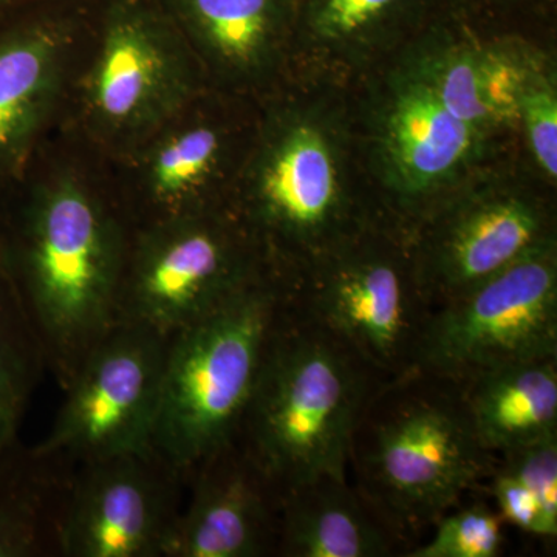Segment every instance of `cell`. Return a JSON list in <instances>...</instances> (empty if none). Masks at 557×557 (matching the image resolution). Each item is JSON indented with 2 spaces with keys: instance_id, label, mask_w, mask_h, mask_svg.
I'll list each match as a JSON object with an SVG mask.
<instances>
[{
  "instance_id": "6da1fadb",
  "label": "cell",
  "mask_w": 557,
  "mask_h": 557,
  "mask_svg": "<svg viewBox=\"0 0 557 557\" xmlns=\"http://www.w3.org/2000/svg\"><path fill=\"white\" fill-rule=\"evenodd\" d=\"M131 234L108 163L62 131L0 199V267L62 392L116 324Z\"/></svg>"
},
{
  "instance_id": "7a4b0ae2",
  "label": "cell",
  "mask_w": 557,
  "mask_h": 557,
  "mask_svg": "<svg viewBox=\"0 0 557 557\" xmlns=\"http://www.w3.org/2000/svg\"><path fill=\"white\" fill-rule=\"evenodd\" d=\"M497 460L480 445L460 384L413 370L373 388L348 468L359 496L403 545L490 480Z\"/></svg>"
},
{
  "instance_id": "3957f363",
  "label": "cell",
  "mask_w": 557,
  "mask_h": 557,
  "mask_svg": "<svg viewBox=\"0 0 557 557\" xmlns=\"http://www.w3.org/2000/svg\"><path fill=\"white\" fill-rule=\"evenodd\" d=\"M380 381L292 295L236 440L281 496L327 475L347 479L351 437Z\"/></svg>"
},
{
  "instance_id": "277c9868",
  "label": "cell",
  "mask_w": 557,
  "mask_h": 557,
  "mask_svg": "<svg viewBox=\"0 0 557 557\" xmlns=\"http://www.w3.org/2000/svg\"><path fill=\"white\" fill-rule=\"evenodd\" d=\"M159 0H91L90 33L61 129L119 159L208 89Z\"/></svg>"
},
{
  "instance_id": "5b68a950",
  "label": "cell",
  "mask_w": 557,
  "mask_h": 557,
  "mask_svg": "<svg viewBox=\"0 0 557 557\" xmlns=\"http://www.w3.org/2000/svg\"><path fill=\"white\" fill-rule=\"evenodd\" d=\"M327 126L281 94L263 102L231 211L274 271L295 282L368 226L351 212Z\"/></svg>"
},
{
  "instance_id": "8992f818",
  "label": "cell",
  "mask_w": 557,
  "mask_h": 557,
  "mask_svg": "<svg viewBox=\"0 0 557 557\" xmlns=\"http://www.w3.org/2000/svg\"><path fill=\"white\" fill-rule=\"evenodd\" d=\"M292 296L277 273L171 336L152 442L185 475L234 442L267 347Z\"/></svg>"
},
{
  "instance_id": "52a82bcc",
  "label": "cell",
  "mask_w": 557,
  "mask_h": 557,
  "mask_svg": "<svg viewBox=\"0 0 557 557\" xmlns=\"http://www.w3.org/2000/svg\"><path fill=\"white\" fill-rule=\"evenodd\" d=\"M262 106L208 87L129 152L106 160L131 228L231 209Z\"/></svg>"
},
{
  "instance_id": "ba28073f",
  "label": "cell",
  "mask_w": 557,
  "mask_h": 557,
  "mask_svg": "<svg viewBox=\"0 0 557 557\" xmlns=\"http://www.w3.org/2000/svg\"><path fill=\"white\" fill-rule=\"evenodd\" d=\"M271 273L277 271L231 209L132 230L116 324L171 338Z\"/></svg>"
},
{
  "instance_id": "9c48e42d",
  "label": "cell",
  "mask_w": 557,
  "mask_h": 557,
  "mask_svg": "<svg viewBox=\"0 0 557 557\" xmlns=\"http://www.w3.org/2000/svg\"><path fill=\"white\" fill-rule=\"evenodd\" d=\"M304 313L332 333L381 381L413 372L431 306L410 245L369 228L341 244L292 285Z\"/></svg>"
},
{
  "instance_id": "30bf717a",
  "label": "cell",
  "mask_w": 557,
  "mask_h": 557,
  "mask_svg": "<svg viewBox=\"0 0 557 557\" xmlns=\"http://www.w3.org/2000/svg\"><path fill=\"white\" fill-rule=\"evenodd\" d=\"M557 357V242L434 307L413 370L465 383L480 373Z\"/></svg>"
},
{
  "instance_id": "8fae6325",
  "label": "cell",
  "mask_w": 557,
  "mask_h": 557,
  "mask_svg": "<svg viewBox=\"0 0 557 557\" xmlns=\"http://www.w3.org/2000/svg\"><path fill=\"white\" fill-rule=\"evenodd\" d=\"M91 0H42L0 22V199L61 129Z\"/></svg>"
},
{
  "instance_id": "7c38bea8",
  "label": "cell",
  "mask_w": 557,
  "mask_h": 557,
  "mask_svg": "<svg viewBox=\"0 0 557 557\" xmlns=\"http://www.w3.org/2000/svg\"><path fill=\"white\" fill-rule=\"evenodd\" d=\"M170 336L115 324L64 391L42 448L76 463L152 442Z\"/></svg>"
},
{
  "instance_id": "4fadbf2b",
  "label": "cell",
  "mask_w": 557,
  "mask_h": 557,
  "mask_svg": "<svg viewBox=\"0 0 557 557\" xmlns=\"http://www.w3.org/2000/svg\"><path fill=\"white\" fill-rule=\"evenodd\" d=\"M186 480L152 445L78 463L62 557H163Z\"/></svg>"
},
{
  "instance_id": "5bb4252c",
  "label": "cell",
  "mask_w": 557,
  "mask_h": 557,
  "mask_svg": "<svg viewBox=\"0 0 557 557\" xmlns=\"http://www.w3.org/2000/svg\"><path fill=\"white\" fill-rule=\"evenodd\" d=\"M552 237V214L536 196L487 186L442 205L409 245L418 284L434 309Z\"/></svg>"
},
{
  "instance_id": "9a60e30c",
  "label": "cell",
  "mask_w": 557,
  "mask_h": 557,
  "mask_svg": "<svg viewBox=\"0 0 557 557\" xmlns=\"http://www.w3.org/2000/svg\"><path fill=\"white\" fill-rule=\"evenodd\" d=\"M208 86L258 101L281 94L299 0H159Z\"/></svg>"
},
{
  "instance_id": "2e32d148",
  "label": "cell",
  "mask_w": 557,
  "mask_h": 557,
  "mask_svg": "<svg viewBox=\"0 0 557 557\" xmlns=\"http://www.w3.org/2000/svg\"><path fill=\"white\" fill-rule=\"evenodd\" d=\"M163 557L277 556L281 494L237 440L186 474Z\"/></svg>"
},
{
  "instance_id": "e0dca14e",
  "label": "cell",
  "mask_w": 557,
  "mask_h": 557,
  "mask_svg": "<svg viewBox=\"0 0 557 557\" xmlns=\"http://www.w3.org/2000/svg\"><path fill=\"white\" fill-rule=\"evenodd\" d=\"M483 137L408 70L392 79L376 124L381 170L388 188L413 209L457 182L478 157Z\"/></svg>"
},
{
  "instance_id": "ac0fdd59",
  "label": "cell",
  "mask_w": 557,
  "mask_h": 557,
  "mask_svg": "<svg viewBox=\"0 0 557 557\" xmlns=\"http://www.w3.org/2000/svg\"><path fill=\"white\" fill-rule=\"evenodd\" d=\"M527 44L431 40L406 70L458 120L487 134L518 127V91Z\"/></svg>"
},
{
  "instance_id": "d6986e66",
  "label": "cell",
  "mask_w": 557,
  "mask_h": 557,
  "mask_svg": "<svg viewBox=\"0 0 557 557\" xmlns=\"http://www.w3.org/2000/svg\"><path fill=\"white\" fill-rule=\"evenodd\" d=\"M76 467L21 438L0 453V557H62Z\"/></svg>"
},
{
  "instance_id": "ffe728a7",
  "label": "cell",
  "mask_w": 557,
  "mask_h": 557,
  "mask_svg": "<svg viewBox=\"0 0 557 557\" xmlns=\"http://www.w3.org/2000/svg\"><path fill=\"white\" fill-rule=\"evenodd\" d=\"M399 547L347 479L327 475L281 496L277 556L386 557Z\"/></svg>"
},
{
  "instance_id": "44dd1931",
  "label": "cell",
  "mask_w": 557,
  "mask_h": 557,
  "mask_svg": "<svg viewBox=\"0 0 557 557\" xmlns=\"http://www.w3.org/2000/svg\"><path fill=\"white\" fill-rule=\"evenodd\" d=\"M460 387L480 445L493 456L557 437V357L490 370Z\"/></svg>"
},
{
  "instance_id": "7402d4cb",
  "label": "cell",
  "mask_w": 557,
  "mask_h": 557,
  "mask_svg": "<svg viewBox=\"0 0 557 557\" xmlns=\"http://www.w3.org/2000/svg\"><path fill=\"white\" fill-rule=\"evenodd\" d=\"M46 373V351L0 267V453L21 438L22 421Z\"/></svg>"
},
{
  "instance_id": "603a6c76",
  "label": "cell",
  "mask_w": 557,
  "mask_h": 557,
  "mask_svg": "<svg viewBox=\"0 0 557 557\" xmlns=\"http://www.w3.org/2000/svg\"><path fill=\"white\" fill-rule=\"evenodd\" d=\"M418 0H299L296 44L357 54L375 47L416 9Z\"/></svg>"
},
{
  "instance_id": "cb8c5ba5",
  "label": "cell",
  "mask_w": 557,
  "mask_h": 557,
  "mask_svg": "<svg viewBox=\"0 0 557 557\" xmlns=\"http://www.w3.org/2000/svg\"><path fill=\"white\" fill-rule=\"evenodd\" d=\"M518 127L545 175H557V86L555 67L528 47L518 91Z\"/></svg>"
},
{
  "instance_id": "d4e9b609",
  "label": "cell",
  "mask_w": 557,
  "mask_h": 557,
  "mask_svg": "<svg viewBox=\"0 0 557 557\" xmlns=\"http://www.w3.org/2000/svg\"><path fill=\"white\" fill-rule=\"evenodd\" d=\"M504 519L482 500L453 508L434 525L426 544L412 547L409 557H496L504 545Z\"/></svg>"
},
{
  "instance_id": "484cf974",
  "label": "cell",
  "mask_w": 557,
  "mask_h": 557,
  "mask_svg": "<svg viewBox=\"0 0 557 557\" xmlns=\"http://www.w3.org/2000/svg\"><path fill=\"white\" fill-rule=\"evenodd\" d=\"M497 465L533 491L549 527L557 530V437L505 454Z\"/></svg>"
},
{
  "instance_id": "4316f807",
  "label": "cell",
  "mask_w": 557,
  "mask_h": 557,
  "mask_svg": "<svg viewBox=\"0 0 557 557\" xmlns=\"http://www.w3.org/2000/svg\"><path fill=\"white\" fill-rule=\"evenodd\" d=\"M490 482L491 496L505 523L544 541H556L557 530L549 527L537 497L522 480L496 465Z\"/></svg>"
},
{
  "instance_id": "83f0119b",
  "label": "cell",
  "mask_w": 557,
  "mask_h": 557,
  "mask_svg": "<svg viewBox=\"0 0 557 557\" xmlns=\"http://www.w3.org/2000/svg\"><path fill=\"white\" fill-rule=\"evenodd\" d=\"M38 2H42V0H0V22L10 20L14 14L21 13L22 10Z\"/></svg>"
}]
</instances>
